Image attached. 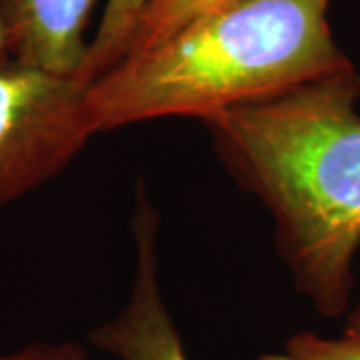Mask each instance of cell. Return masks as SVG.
Segmentation results:
<instances>
[{
  "instance_id": "277c9868",
  "label": "cell",
  "mask_w": 360,
  "mask_h": 360,
  "mask_svg": "<svg viewBox=\"0 0 360 360\" xmlns=\"http://www.w3.org/2000/svg\"><path fill=\"white\" fill-rule=\"evenodd\" d=\"M134 276L127 302L92 335V347L118 360H191L160 283V219L144 188L132 214Z\"/></svg>"
},
{
  "instance_id": "7a4b0ae2",
  "label": "cell",
  "mask_w": 360,
  "mask_h": 360,
  "mask_svg": "<svg viewBox=\"0 0 360 360\" xmlns=\"http://www.w3.org/2000/svg\"><path fill=\"white\" fill-rule=\"evenodd\" d=\"M330 0H232L130 54L84 86L94 134L158 118H206L352 65Z\"/></svg>"
},
{
  "instance_id": "8992f818",
  "label": "cell",
  "mask_w": 360,
  "mask_h": 360,
  "mask_svg": "<svg viewBox=\"0 0 360 360\" xmlns=\"http://www.w3.org/2000/svg\"><path fill=\"white\" fill-rule=\"evenodd\" d=\"M153 0H106L96 32L89 40L86 58L78 70L80 86H89L104 72L115 68L129 54L130 42L139 28L142 14Z\"/></svg>"
},
{
  "instance_id": "30bf717a",
  "label": "cell",
  "mask_w": 360,
  "mask_h": 360,
  "mask_svg": "<svg viewBox=\"0 0 360 360\" xmlns=\"http://www.w3.org/2000/svg\"><path fill=\"white\" fill-rule=\"evenodd\" d=\"M345 316H347V321H345L342 335L360 338V300H356L354 304H350V309H348V312Z\"/></svg>"
},
{
  "instance_id": "8fae6325",
  "label": "cell",
  "mask_w": 360,
  "mask_h": 360,
  "mask_svg": "<svg viewBox=\"0 0 360 360\" xmlns=\"http://www.w3.org/2000/svg\"><path fill=\"white\" fill-rule=\"evenodd\" d=\"M11 54H8V44H6V34H4V28L0 22V66L11 65Z\"/></svg>"
},
{
  "instance_id": "3957f363",
  "label": "cell",
  "mask_w": 360,
  "mask_h": 360,
  "mask_svg": "<svg viewBox=\"0 0 360 360\" xmlns=\"http://www.w3.org/2000/svg\"><path fill=\"white\" fill-rule=\"evenodd\" d=\"M92 136L75 78L0 66V210L56 179Z\"/></svg>"
},
{
  "instance_id": "9c48e42d",
  "label": "cell",
  "mask_w": 360,
  "mask_h": 360,
  "mask_svg": "<svg viewBox=\"0 0 360 360\" xmlns=\"http://www.w3.org/2000/svg\"><path fill=\"white\" fill-rule=\"evenodd\" d=\"M0 360H89V354L86 348L78 342L34 340L11 350L0 348Z\"/></svg>"
},
{
  "instance_id": "ba28073f",
  "label": "cell",
  "mask_w": 360,
  "mask_h": 360,
  "mask_svg": "<svg viewBox=\"0 0 360 360\" xmlns=\"http://www.w3.org/2000/svg\"><path fill=\"white\" fill-rule=\"evenodd\" d=\"M258 360H360V338L324 336L316 333H296L283 348L266 352Z\"/></svg>"
},
{
  "instance_id": "5b68a950",
  "label": "cell",
  "mask_w": 360,
  "mask_h": 360,
  "mask_svg": "<svg viewBox=\"0 0 360 360\" xmlns=\"http://www.w3.org/2000/svg\"><path fill=\"white\" fill-rule=\"evenodd\" d=\"M96 0H0V22L14 65L77 78L86 58Z\"/></svg>"
},
{
  "instance_id": "6da1fadb",
  "label": "cell",
  "mask_w": 360,
  "mask_h": 360,
  "mask_svg": "<svg viewBox=\"0 0 360 360\" xmlns=\"http://www.w3.org/2000/svg\"><path fill=\"white\" fill-rule=\"evenodd\" d=\"M220 162L257 196L295 288L347 314L360 250V72L328 77L205 120Z\"/></svg>"
},
{
  "instance_id": "52a82bcc",
  "label": "cell",
  "mask_w": 360,
  "mask_h": 360,
  "mask_svg": "<svg viewBox=\"0 0 360 360\" xmlns=\"http://www.w3.org/2000/svg\"><path fill=\"white\" fill-rule=\"evenodd\" d=\"M229 2L232 0H153L142 14L127 56L156 46L194 18H200Z\"/></svg>"
}]
</instances>
